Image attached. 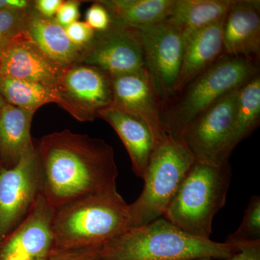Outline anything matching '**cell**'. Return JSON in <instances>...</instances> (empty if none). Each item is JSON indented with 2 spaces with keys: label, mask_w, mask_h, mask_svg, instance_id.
Masks as SVG:
<instances>
[{
  "label": "cell",
  "mask_w": 260,
  "mask_h": 260,
  "mask_svg": "<svg viewBox=\"0 0 260 260\" xmlns=\"http://www.w3.org/2000/svg\"><path fill=\"white\" fill-rule=\"evenodd\" d=\"M239 90L224 95L194 117L181 132L178 140L195 161L216 167L229 162L234 150L233 124Z\"/></svg>",
  "instance_id": "cell-7"
},
{
  "label": "cell",
  "mask_w": 260,
  "mask_h": 260,
  "mask_svg": "<svg viewBox=\"0 0 260 260\" xmlns=\"http://www.w3.org/2000/svg\"><path fill=\"white\" fill-rule=\"evenodd\" d=\"M102 248L61 250L53 249L48 256L49 260H99Z\"/></svg>",
  "instance_id": "cell-28"
},
{
  "label": "cell",
  "mask_w": 260,
  "mask_h": 260,
  "mask_svg": "<svg viewBox=\"0 0 260 260\" xmlns=\"http://www.w3.org/2000/svg\"><path fill=\"white\" fill-rule=\"evenodd\" d=\"M85 22L95 32H102L110 27L112 20L107 8L96 1L87 10Z\"/></svg>",
  "instance_id": "cell-26"
},
{
  "label": "cell",
  "mask_w": 260,
  "mask_h": 260,
  "mask_svg": "<svg viewBox=\"0 0 260 260\" xmlns=\"http://www.w3.org/2000/svg\"><path fill=\"white\" fill-rule=\"evenodd\" d=\"M135 29L141 41L145 69L162 107L175 93L184 54L183 32L167 20Z\"/></svg>",
  "instance_id": "cell-10"
},
{
  "label": "cell",
  "mask_w": 260,
  "mask_h": 260,
  "mask_svg": "<svg viewBox=\"0 0 260 260\" xmlns=\"http://www.w3.org/2000/svg\"><path fill=\"white\" fill-rule=\"evenodd\" d=\"M78 63L95 67L111 77L145 68L138 30L112 22L107 30L95 32Z\"/></svg>",
  "instance_id": "cell-11"
},
{
  "label": "cell",
  "mask_w": 260,
  "mask_h": 260,
  "mask_svg": "<svg viewBox=\"0 0 260 260\" xmlns=\"http://www.w3.org/2000/svg\"><path fill=\"white\" fill-rule=\"evenodd\" d=\"M54 211L43 193L39 195L23 222L0 244V260L47 257L54 248Z\"/></svg>",
  "instance_id": "cell-13"
},
{
  "label": "cell",
  "mask_w": 260,
  "mask_h": 260,
  "mask_svg": "<svg viewBox=\"0 0 260 260\" xmlns=\"http://www.w3.org/2000/svg\"><path fill=\"white\" fill-rule=\"evenodd\" d=\"M64 70L32 42L26 31L2 50L0 77L31 82L56 90Z\"/></svg>",
  "instance_id": "cell-14"
},
{
  "label": "cell",
  "mask_w": 260,
  "mask_h": 260,
  "mask_svg": "<svg viewBox=\"0 0 260 260\" xmlns=\"http://www.w3.org/2000/svg\"><path fill=\"white\" fill-rule=\"evenodd\" d=\"M258 75L257 61L242 56H222L162 106L161 121L166 133L179 139L184 128L200 113Z\"/></svg>",
  "instance_id": "cell-4"
},
{
  "label": "cell",
  "mask_w": 260,
  "mask_h": 260,
  "mask_svg": "<svg viewBox=\"0 0 260 260\" xmlns=\"http://www.w3.org/2000/svg\"><path fill=\"white\" fill-rule=\"evenodd\" d=\"M113 23L133 28L167 20L174 0H102Z\"/></svg>",
  "instance_id": "cell-20"
},
{
  "label": "cell",
  "mask_w": 260,
  "mask_h": 260,
  "mask_svg": "<svg viewBox=\"0 0 260 260\" xmlns=\"http://www.w3.org/2000/svg\"><path fill=\"white\" fill-rule=\"evenodd\" d=\"M3 47H0V58H1L2 50H3Z\"/></svg>",
  "instance_id": "cell-34"
},
{
  "label": "cell",
  "mask_w": 260,
  "mask_h": 260,
  "mask_svg": "<svg viewBox=\"0 0 260 260\" xmlns=\"http://www.w3.org/2000/svg\"><path fill=\"white\" fill-rule=\"evenodd\" d=\"M32 8L25 11L0 10V47H4L26 31L29 14Z\"/></svg>",
  "instance_id": "cell-25"
},
{
  "label": "cell",
  "mask_w": 260,
  "mask_h": 260,
  "mask_svg": "<svg viewBox=\"0 0 260 260\" xmlns=\"http://www.w3.org/2000/svg\"><path fill=\"white\" fill-rule=\"evenodd\" d=\"M234 0H174L167 21L181 31L198 30L225 18Z\"/></svg>",
  "instance_id": "cell-21"
},
{
  "label": "cell",
  "mask_w": 260,
  "mask_h": 260,
  "mask_svg": "<svg viewBox=\"0 0 260 260\" xmlns=\"http://www.w3.org/2000/svg\"><path fill=\"white\" fill-rule=\"evenodd\" d=\"M195 160L179 140L168 136L154 149L145 172L144 188L129 205V229L164 216Z\"/></svg>",
  "instance_id": "cell-6"
},
{
  "label": "cell",
  "mask_w": 260,
  "mask_h": 260,
  "mask_svg": "<svg viewBox=\"0 0 260 260\" xmlns=\"http://www.w3.org/2000/svg\"><path fill=\"white\" fill-rule=\"evenodd\" d=\"M223 42L225 55L259 61V0H234L224 19Z\"/></svg>",
  "instance_id": "cell-15"
},
{
  "label": "cell",
  "mask_w": 260,
  "mask_h": 260,
  "mask_svg": "<svg viewBox=\"0 0 260 260\" xmlns=\"http://www.w3.org/2000/svg\"><path fill=\"white\" fill-rule=\"evenodd\" d=\"M256 242H260V198L254 195L247 205L240 226L228 236L225 242L238 245Z\"/></svg>",
  "instance_id": "cell-24"
},
{
  "label": "cell",
  "mask_w": 260,
  "mask_h": 260,
  "mask_svg": "<svg viewBox=\"0 0 260 260\" xmlns=\"http://www.w3.org/2000/svg\"><path fill=\"white\" fill-rule=\"evenodd\" d=\"M63 1L61 0H37L34 1V9L47 18H54Z\"/></svg>",
  "instance_id": "cell-31"
},
{
  "label": "cell",
  "mask_w": 260,
  "mask_h": 260,
  "mask_svg": "<svg viewBox=\"0 0 260 260\" xmlns=\"http://www.w3.org/2000/svg\"><path fill=\"white\" fill-rule=\"evenodd\" d=\"M43 194L54 208L86 195L116 189L114 149L104 140L64 129L37 143Z\"/></svg>",
  "instance_id": "cell-1"
},
{
  "label": "cell",
  "mask_w": 260,
  "mask_h": 260,
  "mask_svg": "<svg viewBox=\"0 0 260 260\" xmlns=\"http://www.w3.org/2000/svg\"><path fill=\"white\" fill-rule=\"evenodd\" d=\"M43 171L37 145L11 169L0 165V244L23 222L43 193Z\"/></svg>",
  "instance_id": "cell-8"
},
{
  "label": "cell",
  "mask_w": 260,
  "mask_h": 260,
  "mask_svg": "<svg viewBox=\"0 0 260 260\" xmlns=\"http://www.w3.org/2000/svg\"><path fill=\"white\" fill-rule=\"evenodd\" d=\"M56 91L58 105L80 121L95 120L113 104L110 75L83 63L64 68Z\"/></svg>",
  "instance_id": "cell-9"
},
{
  "label": "cell",
  "mask_w": 260,
  "mask_h": 260,
  "mask_svg": "<svg viewBox=\"0 0 260 260\" xmlns=\"http://www.w3.org/2000/svg\"><path fill=\"white\" fill-rule=\"evenodd\" d=\"M0 95L7 104L34 112L46 104L59 103V97L54 89L4 77H0Z\"/></svg>",
  "instance_id": "cell-23"
},
{
  "label": "cell",
  "mask_w": 260,
  "mask_h": 260,
  "mask_svg": "<svg viewBox=\"0 0 260 260\" xmlns=\"http://www.w3.org/2000/svg\"><path fill=\"white\" fill-rule=\"evenodd\" d=\"M224 19L204 28L183 32L184 54L175 93L225 56Z\"/></svg>",
  "instance_id": "cell-16"
},
{
  "label": "cell",
  "mask_w": 260,
  "mask_h": 260,
  "mask_svg": "<svg viewBox=\"0 0 260 260\" xmlns=\"http://www.w3.org/2000/svg\"><path fill=\"white\" fill-rule=\"evenodd\" d=\"M104 119L115 130L127 150L133 172L143 179L150 157L156 147L148 124L138 116L111 107L101 112Z\"/></svg>",
  "instance_id": "cell-17"
},
{
  "label": "cell",
  "mask_w": 260,
  "mask_h": 260,
  "mask_svg": "<svg viewBox=\"0 0 260 260\" xmlns=\"http://www.w3.org/2000/svg\"><path fill=\"white\" fill-rule=\"evenodd\" d=\"M239 250L236 244L191 236L161 217L113 239L101 249L99 260H223Z\"/></svg>",
  "instance_id": "cell-2"
},
{
  "label": "cell",
  "mask_w": 260,
  "mask_h": 260,
  "mask_svg": "<svg viewBox=\"0 0 260 260\" xmlns=\"http://www.w3.org/2000/svg\"><path fill=\"white\" fill-rule=\"evenodd\" d=\"M35 112L5 103L0 110V165L15 167L34 143L30 135Z\"/></svg>",
  "instance_id": "cell-18"
},
{
  "label": "cell",
  "mask_w": 260,
  "mask_h": 260,
  "mask_svg": "<svg viewBox=\"0 0 260 260\" xmlns=\"http://www.w3.org/2000/svg\"><path fill=\"white\" fill-rule=\"evenodd\" d=\"M26 32L39 49L64 68L78 63L85 49L71 42L55 18H45L34 8L29 14Z\"/></svg>",
  "instance_id": "cell-19"
},
{
  "label": "cell",
  "mask_w": 260,
  "mask_h": 260,
  "mask_svg": "<svg viewBox=\"0 0 260 260\" xmlns=\"http://www.w3.org/2000/svg\"><path fill=\"white\" fill-rule=\"evenodd\" d=\"M129 205L117 190L86 195L55 208L54 248H102L129 229Z\"/></svg>",
  "instance_id": "cell-3"
},
{
  "label": "cell",
  "mask_w": 260,
  "mask_h": 260,
  "mask_svg": "<svg viewBox=\"0 0 260 260\" xmlns=\"http://www.w3.org/2000/svg\"><path fill=\"white\" fill-rule=\"evenodd\" d=\"M259 122L260 75H258L239 88L233 124L234 149L258 127Z\"/></svg>",
  "instance_id": "cell-22"
},
{
  "label": "cell",
  "mask_w": 260,
  "mask_h": 260,
  "mask_svg": "<svg viewBox=\"0 0 260 260\" xmlns=\"http://www.w3.org/2000/svg\"><path fill=\"white\" fill-rule=\"evenodd\" d=\"M81 3L76 0L63 1L54 18L56 21L64 28L78 21L80 18L79 8Z\"/></svg>",
  "instance_id": "cell-29"
},
{
  "label": "cell",
  "mask_w": 260,
  "mask_h": 260,
  "mask_svg": "<svg viewBox=\"0 0 260 260\" xmlns=\"http://www.w3.org/2000/svg\"><path fill=\"white\" fill-rule=\"evenodd\" d=\"M71 42L77 47H88L95 37V32L85 22L76 21L64 28Z\"/></svg>",
  "instance_id": "cell-27"
},
{
  "label": "cell",
  "mask_w": 260,
  "mask_h": 260,
  "mask_svg": "<svg viewBox=\"0 0 260 260\" xmlns=\"http://www.w3.org/2000/svg\"><path fill=\"white\" fill-rule=\"evenodd\" d=\"M23 260H49V258L44 257V258H34V259H23Z\"/></svg>",
  "instance_id": "cell-33"
},
{
  "label": "cell",
  "mask_w": 260,
  "mask_h": 260,
  "mask_svg": "<svg viewBox=\"0 0 260 260\" xmlns=\"http://www.w3.org/2000/svg\"><path fill=\"white\" fill-rule=\"evenodd\" d=\"M5 103L6 102H5L4 99H3V98L2 97V95H0V110H1L2 107L5 105Z\"/></svg>",
  "instance_id": "cell-32"
},
{
  "label": "cell",
  "mask_w": 260,
  "mask_h": 260,
  "mask_svg": "<svg viewBox=\"0 0 260 260\" xmlns=\"http://www.w3.org/2000/svg\"><path fill=\"white\" fill-rule=\"evenodd\" d=\"M111 78L112 107L144 121L151 130L156 146L162 143L168 137L161 121L162 103L148 70L143 68Z\"/></svg>",
  "instance_id": "cell-12"
},
{
  "label": "cell",
  "mask_w": 260,
  "mask_h": 260,
  "mask_svg": "<svg viewBox=\"0 0 260 260\" xmlns=\"http://www.w3.org/2000/svg\"><path fill=\"white\" fill-rule=\"evenodd\" d=\"M231 178L229 161L217 167L195 161L162 217L191 236L210 239L214 217L226 202Z\"/></svg>",
  "instance_id": "cell-5"
},
{
  "label": "cell",
  "mask_w": 260,
  "mask_h": 260,
  "mask_svg": "<svg viewBox=\"0 0 260 260\" xmlns=\"http://www.w3.org/2000/svg\"><path fill=\"white\" fill-rule=\"evenodd\" d=\"M239 251L232 257L223 260H260V242L244 243L238 245ZM194 260H215L212 258H200Z\"/></svg>",
  "instance_id": "cell-30"
}]
</instances>
